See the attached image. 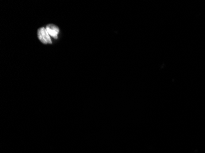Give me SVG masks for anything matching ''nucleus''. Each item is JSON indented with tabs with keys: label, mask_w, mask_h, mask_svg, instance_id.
Wrapping results in <instances>:
<instances>
[{
	"label": "nucleus",
	"mask_w": 205,
	"mask_h": 153,
	"mask_svg": "<svg viewBox=\"0 0 205 153\" xmlns=\"http://www.w3.org/2000/svg\"><path fill=\"white\" fill-rule=\"evenodd\" d=\"M45 28L51 39L58 40L59 34H60V29L57 26L53 24H48L45 26Z\"/></svg>",
	"instance_id": "2"
},
{
	"label": "nucleus",
	"mask_w": 205,
	"mask_h": 153,
	"mask_svg": "<svg viewBox=\"0 0 205 153\" xmlns=\"http://www.w3.org/2000/svg\"><path fill=\"white\" fill-rule=\"evenodd\" d=\"M37 35L38 39L44 44H52V40L49 34L45 28V26H42L37 30Z\"/></svg>",
	"instance_id": "1"
}]
</instances>
